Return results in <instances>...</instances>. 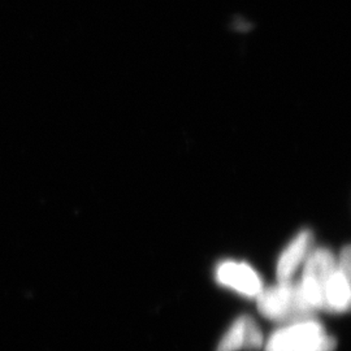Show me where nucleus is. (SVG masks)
I'll return each instance as SVG.
<instances>
[{"mask_svg": "<svg viewBox=\"0 0 351 351\" xmlns=\"http://www.w3.org/2000/svg\"><path fill=\"white\" fill-rule=\"evenodd\" d=\"M259 311L265 317L280 323H302L311 320L315 310L306 301L300 282H278L262 290L258 295Z\"/></svg>", "mask_w": 351, "mask_h": 351, "instance_id": "obj_1", "label": "nucleus"}, {"mask_svg": "<svg viewBox=\"0 0 351 351\" xmlns=\"http://www.w3.org/2000/svg\"><path fill=\"white\" fill-rule=\"evenodd\" d=\"M335 349H336V339L326 335L316 345L306 351H335Z\"/></svg>", "mask_w": 351, "mask_h": 351, "instance_id": "obj_9", "label": "nucleus"}, {"mask_svg": "<svg viewBox=\"0 0 351 351\" xmlns=\"http://www.w3.org/2000/svg\"><path fill=\"white\" fill-rule=\"evenodd\" d=\"M216 275L220 284L234 289L246 297H258L263 290L258 274L247 264L226 262L219 265Z\"/></svg>", "mask_w": 351, "mask_h": 351, "instance_id": "obj_4", "label": "nucleus"}, {"mask_svg": "<svg viewBox=\"0 0 351 351\" xmlns=\"http://www.w3.org/2000/svg\"><path fill=\"white\" fill-rule=\"evenodd\" d=\"M262 343L259 326L249 316H242L229 328L216 351L258 350Z\"/></svg>", "mask_w": 351, "mask_h": 351, "instance_id": "obj_5", "label": "nucleus"}, {"mask_svg": "<svg viewBox=\"0 0 351 351\" xmlns=\"http://www.w3.org/2000/svg\"><path fill=\"white\" fill-rule=\"evenodd\" d=\"M350 247L349 246H345L342 251H341V255H339V271L345 275V276L350 277Z\"/></svg>", "mask_w": 351, "mask_h": 351, "instance_id": "obj_8", "label": "nucleus"}, {"mask_svg": "<svg viewBox=\"0 0 351 351\" xmlns=\"http://www.w3.org/2000/svg\"><path fill=\"white\" fill-rule=\"evenodd\" d=\"M350 306V277L345 276L336 267L326 282L324 291V310L345 313Z\"/></svg>", "mask_w": 351, "mask_h": 351, "instance_id": "obj_7", "label": "nucleus"}, {"mask_svg": "<svg viewBox=\"0 0 351 351\" xmlns=\"http://www.w3.org/2000/svg\"><path fill=\"white\" fill-rule=\"evenodd\" d=\"M313 243V234L310 230H303L290 242L288 247L281 254L277 263L278 282L290 281L300 264L307 258Z\"/></svg>", "mask_w": 351, "mask_h": 351, "instance_id": "obj_6", "label": "nucleus"}, {"mask_svg": "<svg viewBox=\"0 0 351 351\" xmlns=\"http://www.w3.org/2000/svg\"><path fill=\"white\" fill-rule=\"evenodd\" d=\"M326 336L322 324L314 320L295 323L277 330L268 339L265 351H306Z\"/></svg>", "mask_w": 351, "mask_h": 351, "instance_id": "obj_3", "label": "nucleus"}, {"mask_svg": "<svg viewBox=\"0 0 351 351\" xmlns=\"http://www.w3.org/2000/svg\"><path fill=\"white\" fill-rule=\"evenodd\" d=\"M336 267L333 254L326 249L314 251L307 256L300 285L306 301L314 310L324 308L326 282Z\"/></svg>", "mask_w": 351, "mask_h": 351, "instance_id": "obj_2", "label": "nucleus"}]
</instances>
